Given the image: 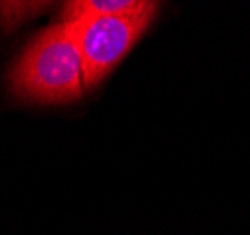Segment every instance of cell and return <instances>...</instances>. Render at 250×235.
Segmentation results:
<instances>
[{
  "mask_svg": "<svg viewBox=\"0 0 250 235\" xmlns=\"http://www.w3.org/2000/svg\"><path fill=\"white\" fill-rule=\"evenodd\" d=\"M6 87L23 104L59 106L81 98L87 90L83 61L70 25L55 21L32 36L12 62Z\"/></svg>",
  "mask_w": 250,
  "mask_h": 235,
  "instance_id": "cell-1",
  "label": "cell"
},
{
  "mask_svg": "<svg viewBox=\"0 0 250 235\" xmlns=\"http://www.w3.org/2000/svg\"><path fill=\"white\" fill-rule=\"evenodd\" d=\"M147 0H74L62 4V12L59 21L75 23L83 19L109 17V15H125L141 10Z\"/></svg>",
  "mask_w": 250,
  "mask_h": 235,
  "instance_id": "cell-3",
  "label": "cell"
},
{
  "mask_svg": "<svg viewBox=\"0 0 250 235\" xmlns=\"http://www.w3.org/2000/svg\"><path fill=\"white\" fill-rule=\"evenodd\" d=\"M158 6V2H147L138 12L68 23L81 53L87 90L98 87L132 51L147 32Z\"/></svg>",
  "mask_w": 250,
  "mask_h": 235,
  "instance_id": "cell-2",
  "label": "cell"
}]
</instances>
